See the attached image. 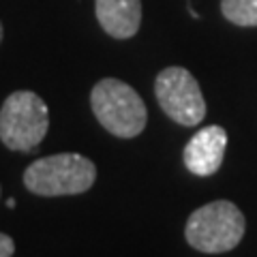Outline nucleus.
Returning <instances> with one entry per match:
<instances>
[{"instance_id": "1", "label": "nucleus", "mask_w": 257, "mask_h": 257, "mask_svg": "<svg viewBox=\"0 0 257 257\" xmlns=\"http://www.w3.org/2000/svg\"><path fill=\"white\" fill-rule=\"evenodd\" d=\"M96 180V167L90 159L73 152H62L37 159L24 172V184L30 193L41 197L79 195Z\"/></svg>"}, {"instance_id": "2", "label": "nucleus", "mask_w": 257, "mask_h": 257, "mask_svg": "<svg viewBox=\"0 0 257 257\" xmlns=\"http://www.w3.org/2000/svg\"><path fill=\"white\" fill-rule=\"evenodd\" d=\"M90 105L101 126L116 138L131 140L146 128V103L131 86L120 79L105 77L96 82L90 92Z\"/></svg>"}, {"instance_id": "3", "label": "nucleus", "mask_w": 257, "mask_h": 257, "mask_svg": "<svg viewBox=\"0 0 257 257\" xmlns=\"http://www.w3.org/2000/svg\"><path fill=\"white\" fill-rule=\"evenodd\" d=\"M184 236L193 248L202 253L231 251L244 236V214L236 204L216 199L189 216Z\"/></svg>"}, {"instance_id": "4", "label": "nucleus", "mask_w": 257, "mask_h": 257, "mask_svg": "<svg viewBox=\"0 0 257 257\" xmlns=\"http://www.w3.org/2000/svg\"><path fill=\"white\" fill-rule=\"evenodd\" d=\"M50 111L45 101L32 90L11 92L0 109V140L9 150L32 152L45 140Z\"/></svg>"}, {"instance_id": "5", "label": "nucleus", "mask_w": 257, "mask_h": 257, "mask_svg": "<svg viewBox=\"0 0 257 257\" xmlns=\"http://www.w3.org/2000/svg\"><path fill=\"white\" fill-rule=\"evenodd\" d=\"M155 94L161 109L182 126H195L206 116V101L197 79L182 67L161 71L155 82Z\"/></svg>"}, {"instance_id": "6", "label": "nucleus", "mask_w": 257, "mask_h": 257, "mask_svg": "<svg viewBox=\"0 0 257 257\" xmlns=\"http://www.w3.org/2000/svg\"><path fill=\"white\" fill-rule=\"evenodd\" d=\"M227 146V133L219 124L204 126L184 146V165L195 176H212L219 172Z\"/></svg>"}, {"instance_id": "7", "label": "nucleus", "mask_w": 257, "mask_h": 257, "mask_svg": "<svg viewBox=\"0 0 257 257\" xmlns=\"http://www.w3.org/2000/svg\"><path fill=\"white\" fill-rule=\"evenodd\" d=\"M94 13L101 28L114 39H131L142 24L140 0H94Z\"/></svg>"}, {"instance_id": "8", "label": "nucleus", "mask_w": 257, "mask_h": 257, "mask_svg": "<svg viewBox=\"0 0 257 257\" xmlns=\"http://www.w3.org/2000/svg\"><path fill=\"white\" fill-rule=\"evenodd\" d=\"M221 13L236 26H257V0H221Z\"/></svg>"}, {"instance_id": "9", "label": "nucleus", "mask_w": 257, "mask_h": 257, "mask_svg": "<svg viewBox=\"0 0 257 257\" xmlns=\"http://www.w3.org/2000/svg\"><path fill=\"white\" fill-rule=\"evenodd\" d=\"M15 253V242L11 236L0 234V257H11Z\"/></svg>"}, {"instance_id": "10", "label": "nucleus", "mask_w": 257, "mask_h": 257, "mask_svg": "<svg viewBox=\"0 0 257 257\" xmlns=\"http://www.w3.org/2000/svg\"><path fill=\"white\" fill-rule=\"evenodd\" d=\"M7 208H15V199H7Z\"/></svg>"}, {"instance_id": "11", "label": "nucleus", "mask_w": 257, "mask_h": 257, "mask_svg": "<svg viewBox=\"0 0 257 257\" xmlns=\"http://www.w3.org/2000/svg\"><path fill=\"white\" fill-rule=\"evenodd\" d=\"M0 41H3V24H0Z\"/></svg>"}]
</instances>
